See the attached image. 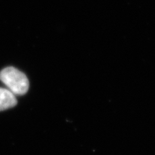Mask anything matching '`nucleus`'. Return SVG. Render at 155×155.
I'll use <instances>...</instances> for the list:
<instances>
[{
  "label": "nucleus",
  "instance_id": "nucleus-1",
  "mask_svg": "<svg viewBox=\"0 0 155 155\" xmlns=\"http://www.w3.org/2000/svg\"><path fill=\"white\" fill-rule=\"evenodd\" d=\"M0 81L15 95L22 96L29 89L28 78L14 67H7L0 72Z\"/></svg>",
  "mask_w": 155,
  "mask_h": 155
},
{
  "label": "nucleus",
  "instance_id": "nucleus-2",
  "mask_svg": "<svg viewBox=\"0 0 155 155\" xmlns=\"http://www.w3.org/2000/svg\"><path fill=\"white\" fill-rule=\"evenodd\" d=\"M15 95L8 89L0 88V111L12 108L17 105Z\"/></svg>",
  "mask_w": 155,
  "mask_h": 155
}]
</instances>
